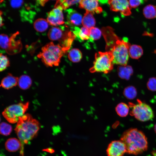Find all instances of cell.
I'll list each match as a JSON object with an SVG mask.
<instances>
[{"mask_svg":"<svg viewBox=\"0 0 156 156\" xmlns=\"http://www.w3.org/2000/svg\"><path fill=\"white\" fill-rule=\"evenodd\" d=\"M103 35L106 42V48L113 56V64L120 66L127 64L129 58V49L130 44L127 38L121 40L110 27L102 29Z\"/></svg>","mask_w":156,"mask_h":156,"instance_id":"obj_1","label":"cell"},{"mask_svg":"<svg viewBox=\"0 0 156 156\" xmlns=\"http://www.w3.org/2000/svg\"><path fill=\"white\" fill-rule=\"evenodd\" d=\"M39 122L28 114L19 118L14 129L21 144L20 154L23 155V146L37 134L40 129Z\"/></svg>","mask_w":156,"mask_h":156,"instance_id":"obj_2","label":"cell"},{"mask_svg":"<svg viewBox=\"0 0 156 156\" xmlns=\"http://www.w3.org/2000/svg\"><path fill=\"white\" fill-rule=\"evenodd\" d=\"M120 140L125 144L127 153L129 154L137 155L148 149L147 138L143 132L137 128H130L125 131Z\"/></svg>","mask_w":156,"mask_h":156,"instance_id":"obj_3","label":"cell"},{"mask_svg":"<svg viewBox=\"0 0 156 156\" xmlns=\"http://www.w3.org/2000/svg\"><path fill=\"white\" fill-rule=\"evenodd\" d=\"M69 49L51 42L43 47L37 55L47 66H58L62 56Z\"/></svg>","mask_w":156,"mask_h":156,"instance_id":"obj_4","label":"cell"},{"mask_svg":"<svg viewBox=\"0 0 156 156\" xmlns=\"http://www.w3.org/2000/svg\"><path fill=\"white\" fill-rule=\"evenodd\" d=\"M114 57L110 51L99 52L95 55L93 65L89 70L91 73L102 72L107 73L113 68Z\"/></svg>","mask_w":156,"mask_h":156,"instance_id":"obj_5","label":"cell"},{"mask_svg":"<svg viewBox=\"0 0 156 156\" xmlns=\"http://www.w3.org/2000/svg\"><path fill=\"white\" fill-rule=\"evenodd\" d=\"M29 104V103L27 102L10 105L5 109L2 112L3 115L10 123H17L19 118L25 114Z\"/></svg>","mask_w":156,"mask_h":156,"instance_id":"obj_6","label":"cell"},{"mask_svg":"<svg viewBox=\"0 0 156 156\" xmlns=\"http://www.w3.org/2000/svg\"><path fill=\"white\" fill-rule=\"evenodd\" d=\"M130 114L140 121H148L154 117L153 111L148 104L141 102L134 105L130 112Z\"/></svg>","mask_w":156,"mask_h":156,"instance_id":"obj_7","label":"cell"},{"mask_svg":"<svg viewBox=\"0 0 156 156\" xmlns=\"http://www.w3.org/2000/svg\"><path fill=\"white\" fill-rule=\"evenodd\" d=\"M108 4L111 10L120 12L122 15L128 16L131 14V8L128 0H108Z\"/></svg>","mask_w":156,"mask_h":156,"instance_id":"obj_8","label":"cell"},{"mask_svg":"<svg viewBox=\"0 0 156 156\" xmlns=\"http://www.w3.org/2000/svg\"><path fill=\"white\" fill-rule=\"evenodd\" d=\"M127 153L126 146L120 140L112 141L106 149L107 156H123Z\"/></svg>","mask_w":156,"mask_h":156,"instance_id":"obj_9","label":"cell"},{"mask_svg":"<svg viewBox=\"0 0 156 156\" xmlns=\"http://www.w3.org/2000/svg\"><path fill=\"white\" fill-rule=\"evenodd\" d=\"M63 10L60 6H55L47 16V20L49 24L52 26H57L64 23Z\"/></svg>","mask_w":156,"mask_h":156,"instance_id":"obj_10","label":"cell"},{"mask_svg":"<svg viewBox=\"0 0 156 156\" xmlns=\"http://www.w3.org/2000/svg\"><path fill=\"white\" fill-rule=\"evenodd\" d=\"M79 3V8L85 9L86 11L93 14L95 13L99 14L102 12V9L99 5V0H81Z\"/></svg>","mask_w":156,"mask_h":156,"instance_id":"obj_11","label":"cell"},{"mask_svg":"<svg viewBox=\"0 0 156 156\" xmlns=\"http://www.w3.org/2000/svg\"><path fill=\"white\" fill-rule=\"evenodd\" d=\"M62 29L57 27L51 28L48 33L49 38L52 41L60 40V43L68 37L70 31L64 33Z\"/></svg>","mask_w":156,"mask_h":156,"instance_id":"obj_12","label":"cell"},{"mask_svg":"<svg viewBox=\"0 0 156 156\" xmlns=\"http://www.w3.org/2000/svg\"><path fill=\"white\" fill-rule=\"evenodd\" d=\"M67 10V24L70 25L75 27L81 25L83 18L82 15L73 9H68Z\"/></svg>","mask_w":156,"mask_h":156,"instance_id":"obj_13","label":"cell"},{"mask_svg":"<svg viewBox=\"0 0 156 156\" xmlns=\"http://www.w3.org/2000/svg\"><path fill=\"white\" fill-rule=\"evenodd\" d=\"M73 32L75 36V38L81 42L83 40L90 39V29L85 27H82L80 29L77 27H73Z\"/></svg>","mask_w":156,"mask_h":156,"instance_id":"obj_14","label":"cell"},{"mask_svg":"<svg viewBox=\"0 0 156 156\" xmlns=\"http://www.w3.org/2000/svg\"><path fill=\"white\" fill-rule=\"evenodd\" d=\"M18 78L8 74L2 80L1 86L4 89H8L16 86L18 84Z\"/></svg>","mask_w":156,"mask_h":156,"instance_id":"obj_15","label":"cell"},{"mask_svg":"<svg viewBox=\"0 0 156 156\" xmlns=\"http://www.w3.org/2000/svg\"><path fill=\"white\" fill-rule=\"evenodd\" d=\"M118 75L121 78L128 80L133 73V70L129 65L120 66L118 67Z\"/></svg>","mask_w":156,"mask_h":156,"instance_id":"obj_16","label":"cell"},{"mask_svg":"<svg viewBox=\"0 0 156 156\" xmlns=\"http://www.w3.org/2000/svg\"><path fill=\"white\" fill-rule=\"evenodd\" d=\"M17 34V33L14 34L11 37L9 38L6 35L1 34L0 35V45L1 47L7 51L9 49L12 44L14 41V39Z\"/></svg>","mask_w":156,"mask_h":156,"instance_id":"obj_17","label":"cell"},{"mask_svg":"<svg viewBox=\"0 0 156 156\" xmlns=\"http://www.w3.org/2000/svg\"><path fill=\"white\" fill-rule=\"evenodd\" d=\"M5 147L8 151L14 152L21 148V144L19 140L16 138H10L6 142Z\"/></svg>","mask_w":156,"mask_h":156,"instance_id":"obj_18","label":"cell"},{"mask_svg":"<svg viewBox=\"0 0 156 156\" xmlns=\"http://www.w3.org/2000/svg\"><path fill=\"white\" fill-rule=\"evenodd\" d=\"M143 49L141 46L137 44L131 45L129 49V56L132 59H138L143 55Z\"/></svg>","mask_w":156,"mask_h":156,"instance_id":"obj_19","label":"cell"},{"mask_svg":"<svg viewBox=\"0 0 156 156\" xmlns=\"http://www.w3.org/2000/svg\"><path fill=\"white\" fill-rule=\"evenodd\" d=\"M96 21L93 14L86 11L82 18V24L83 27L90 29L95 25Z\"/></svg>","mask_w":156,"mask_h":156,"instance_id":"obj_20","label":"cell"},{"mask_svg":"<svg viewBox=\"0 0 156 156\" xmlns=\"http://www.w3.org/2000/svg\"><path fill=\"white\" fill-rule=\"evenodd\" d=\"M49 24L47 20L43 18H40L36 20L34 22V27L36 31L42 32L47 29Z\"/></svg>","mask_w":156,"mask_h":156,"instance_id":"obj_21","label":"cell"},{"mask_svg":"<svg viewBox=\"0 0 156 156\" xmlns=\"http://www.w3.org/2000/svg\"><path fill=\"white\" fill-rule=\"evenodd\" d=\"M32 80L30 77L26 75H23L18 78V86L23 90L29 88L31 85Z\"/></svg>","mask_w":156,"mask_h":156,"instance_id":"obj_22","label":"cell"},{"mask_svg":"<svg viewBox=\"0 0 156 156\" xmlns=\"http://www.w3.org/2000/svg\"><path fill=\"white\" fill-rule=\"evenodd\" d=\"M143 14L144 17L148 19L156 17V7L152 5H148L144 7Z\"/></svg>","mask_w":156,"mask_h":156,"instance_id":"obj_23","label":"cell"},{"mask_svg":"<svg viewBox=\"0 0 156 156\" xmlns=\"http://www.w3.org/2000/svg\"><path fill=\"white\" fill-rule=\"evenodd\" d=\"M115 110L119 116L121 117H125L129 114V107L126 103L121 102L116 105Z\"/></svg>","mask_w":156,"mask_h":156,"instance_id":"obj_24","label":"cell"},{"mask_svg":"<svg viewBox=\"0 0 156 156\" xmlns=\"http://www.w3.org/2000/svg\"><path fill=\"white\" fill-rule=\"evenodd\" d=\"M69 60L73 62H79L82 57V54L81 51L78 49H73L69 52L68 54Z\"/></svg>","mask_w":156,"mask_h":156,"instance_id":"obj_25","label":"cell"},{"mask_svg":"<svg viewBox=\"0 0 156 156\" xmlns=\"http://www.w3.org/2000/svg\"><path fill=\"white\" fill-rule=\"evenodd\" d=\"M123 93L127 99L131 100L135 98L137 92V90L135 87L132 86H129L125 88Z\"/></svg>","mask_w":156,"mask_h":156,"instance_id":"obj_26","label":"cell"},{"mask_svg":"<svg viewBox=\"0 0 156 156\" xmlns=\"http://www.w3.org/2000/svg\"><path fill=\"white\" fill-rule=\"evenodd\" d=\"M81 0H57L55 6H59L65 10L70 6L79 3Z\"/></svg>","mask_w":156,"mask_h":156,"instance_id":"obj_27","label":"cell"},{"mask_svg":"<svg viewBox=\"0 0 156 156\" xmlns=\"http://www.w3.org/2000/svg\"><path fill=\"white\" fill-rule=\"evenodd\" d=\"M89 40L92 42L94 40L99 39L101 36V31L98 28L92 27L90 29Z\"/></svg>","mask_w":156,"mask_h":156,"instance_id":"obj_28","label":"cell"},{"mask_svg":"<svg viewBox=\"0 0 156 156\" xmlns=\"http://www.w3.org/2000/svg\"><path fill=\"white\" fill-rule=\"evenodd\" d=\"M12 130V127L10 124L5 122L0 124V133L4 135L7 136L10 134Z\"/></svg>","mask_w":156,"mask_h":156,"instance_id":"obj_29","label":"cell"},{"mask_svg":"<svg viewBox=\"0 0 156 156\" xmlns=\"http://www.w3.org/2000/svg\"><path fill=\"white\" fill-rule=\"evenodd\" d=\"M0 71L4 70L10 65L9 61L7 57L1 53L0 55Z\"/></svg>","mask_w":156,"mask_h":156,"instance_id":"obj_30","label":"cell"},{"mask_svg":"<svg viewBox=\"0 0 156 156\" xmlns=\"http://www.w3.org/2000/svg\"><path fill=\"white\" fill-rule=\"evenodd\" d=\"M147 88L152 91H156V77L150 78L146 84Z\"/></svg>","mask_w":156,"mask_h":156,"instance_id":"obj_31","label":"cell"},{"mask_svg":"<svg viewBox=\"0 0 156 156\" xmlns=\"http://www.w3.org/2000/svg\"><path fill=\"white\" fill-rule=\"evenodd\" d=\"M129 2L131 8H133L137 7L143 3L142 0H129Z\"/></svg>","mask_w":156,"mask_h":156,"instance_id":"obj_32","label":"cell"},{"mask_svg":"<svg viewBox=\"0 0 156 156\" xmlns=\"http://www.w3.org/2000/svg\"><path fill=\"white\" fill-rule=\"evenodd\" d=\"M23 2V0H11L10 4L13 8H18L21 5Z\"/></svg>","mask_w":156,"mask_h":156,"instance_id":"obj_33","label":"cell"},{"mask_svg":"<svg viewBox=\"0 0 156 156\" xmlns=\"http://www.w3.org/2000/svg\"><path fill=\"white\" fill-rule=\"evenodd\" d=\"M42 6H43L48 0H35Z\"/></svg>","mask_w":156,"mask_h":156,"instance_id":"obj_34","label":"cell"},{"mask_svg":"<svg viewBox=\"0 0 156 156\" xmlns=\"http://www.w3.org/2000/svg\"><path fill=\"white\" fill-rule=\"evenodd\" d=\"M0 27H1L3 25V20L2 18V17L1 16V14H0Z\"/></svg>","mask_w":156,"mask_h":156,"instance_id":"obj_35","label":"cell"},{"mask_svg":"<svg viewBox=\"0 0 156 156\" xmlns=\"http://www.w3.org/2000/svg\"><path fill=\"white\" fill-rule=\"evenodd\" d=\"M152 154L153 156H156V151H153L152 152Z\"/></svg>","mask_w":156,"mask_h":156,"instance_id":"obj_36","label":"cell"},{"mask_svg":"<svg viewBox=\"0 0 156 156\" xmlns=\"http://www.w3.org/2000/svg\"><path fill=\"white\" fill-rule=\"evenodd\" d=\"M154 131H155V132L156 133V124H155L154 126Z\"/></svg>","mask_w":156,"mask_h":156,"instance_id":"obj_37","label":"cell"},{"mask_svg":"<svg viewBox=\"0 0 156 156\" xmlns=\"http://www.w3.org/2000/svg\"><path fill=\"white\" fill-rule=\"evenodd\" d=\"M142 1L143 2V1H144V0H142Z\"/></svg>","mask_w":156,"mask_h":156,"instance_id":"obj_38","label":"cell"},{"mask_svg":"<svg viewBox=\"0 0 156 156\" xmlns=\"http://www.w3.org/2000/svg\"></svg>","mask_w":156,"mask_h":156,"instance_id":"obj_39","label":"cell"}]
</instances>
